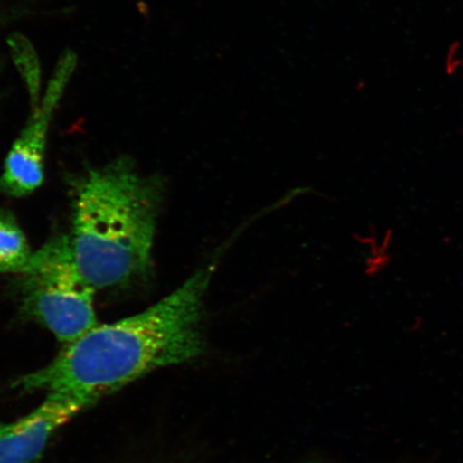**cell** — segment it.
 <instances>
[{"label": "cell", "instance_id": "6da1fadb", "mask_svg": "<svg viewBox=\"0 0 463 463\" xmlns=\"http://www.w3.org/2000/svg\"><path fill=\"white\" fill-rule=\"evenodd\" d=\"M232 241L223 242L204 265L158 303L123 320L97 326L63 347L46 366L21 376L14 386L97 402L104 393L153 370L199 356L204 349V300Z\"/></svg>", "mask_w": 463, "mask_h": 463}, {"label": "cell", "instance_id": "7a4b0ae2", "mask_svg": "<svg viewBox=\"0 0 463 463\" xmlns=\"http://www.w3.org/2000/svg\"><path fill=\"white\" fill-rule=\"evenodd\" d=\"M164 184L119 158L90 171L75 194L71 247L95 288H120L147 273Z\"/></svg>", "mask_w": 463, "mask_h": 463}, {"label": "cell", "instance_id": "3957f363", "mask_svg": "<svg viewBox=\"0 0 463 463\" xmlns=\"http://www.w3.org/2000/svg\"><path fill=\"white\" fill-rule=\"evenodd\" d=\"M22 274L26 314L61 343H74L98 326L96 288L80 274L67 237L46 242Z\"/></svg>", "mask_w": 463, "mask_h": 463}, {"label": "cell", "instance_id": "277c9868", "mask_svg": "<svg viewBox=\"0 0 463 463\" xmlns=\"http://www.w3.org/2000/svg\"><path fill=\"white\" fill-rule=\"evenodd\" d=\"M77 65L73 53L61 57L42 103L34 108L25 128L11 147L0 177V190L14 198H22L42 186L44 179V156L52 118Z\"/></svg>", "mask_w": 463, "mask_h": 463}, {"label": "cell", "instance_id": "5b68a950", "mask_svg": "<svg viewBox=\"0 0 463 463\" xmlns=\"http://www.w3.org/2000/svg\"><path fill=\"white\" fill-rule=\"evenodd\" d=\"M96 401L48 392L33 412L13 422L0 421V463H33L53 433Z\"/></svg>", "mask_w": 463, "mask_h": 463}, {"label": "cell", "instance_id": "8992f818", "mask_svg": "<svg viewBox=\"0 0 463 463\" xmlns=\"http://www.w3.org/2000/svg\"><path fill=\"white\" fill-rule=\"evenodd\" d=\"M33 254L15 217L0 210V274H22L31 263Z\"/></svg>", "mask_w": 463, "mask_h": 463}, {"label": "cell", "instance_id": "52a82bcc", "mask_svg": "<svg viewBox=\"0 0 463 463\" xmlns=\"http://www.w3.org/2000/svg\"><path fill=\"white\" fill-rule=\"evenodd\" d=\"M3 20H4V17L2 15H0V23H2Z\"/></svg>", "mask_w": 463, "mask_h": 463}]
</instances>
